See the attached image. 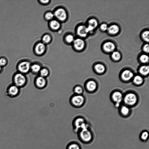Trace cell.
<instances>
[{
	"label": "cell",
	"mask_w": 149,
	"mask_h": 149,
	"mask_svg": "<svg viewBox=\"0 0 149 149\" xmlns=\"http://www.w3.org/2000/svg\"><path fill=\"white\" fill-rule=\"evenodd\" d=\"M42 67L38 63L31 64L30 71L34 74L38 73Z\"/></svg>",
	"instance_id": "cell-21"
},
{
	"label": "cell",
	"mask_w": 149,
	"mask_h": 149,
	"mask_svg": "<svg viewBox=\"0 0 149 149\" xmlns=\"http://www.w3.org/2000/svg\"><path fill=\"white\" fill-rule=\"evenodd\" d=\"M46 45L42 42L37 43L34 47L33 49L35 54L39 56L43 55L46 50Z\"/></svg>",
	"instance_id": "cell-11"
},
{
	"label": "cell",
	"mask_w": 149,
	"mask_h": 149,
	"mask_svg": "<svg viewBox=\"0 0 149 149\" xmlns=\"http://www.w3.org/2000/svg\"><path fill=\"white\" fill-rule=\"evenodd\" d=\"M132 79L133 83L137 85L141 84L144 81L143 77L140 75L134 76Z\"/></svg>",
	"instance_id": "cell-23"
},
{
	"label": "cell",
	"mask_w": 149,
	"mask_h": 149,
	"mask_svg": "<svg viewBox=\"0 0 149 149\" xmlns=\"http://www.w3.org/2000/svg\"><path fill=\"white\" fill-rule=\"evenodd\" d=\"M73 91L75 94L82 95L84 90L81 86L79 85H77L74 86Z\"/></svg>",
	"instance_id": "cell-29"
},
{
	"label": "cell",
	"mask_w": 149,
	"mask_h": 149,
	"mask_svg": "<svg viewBox=\"0 0 149 149\" xmlns=\"http://www.w3.org/2000/svg\"><path fill=\"white\" fill-rule=\"evenodd\" d=\"M74 49L77 52H81L84 49L86 44L83 38H75L72 44Z\"/></svg>",
	"instance_id": "cell-9"
},
{
	"label": "cell",
	"mask_w": 149,
	"mask_h": 149,
	"mask_svg": "<svg viewBox=\"0 0 149 149\" xmlns=\"http://www.w3.org/2000/svg\"><path fill=\"white\" fill-rule=\"evenodd\" d=\"M53 13L56 19L61 22L66 21L68 17V12L63 7H58L56 9Z\"/></svg>",
	"instance_id": "cell-6"
},
{
	"label": "cell",
	"mask_w": 149,
	"mask_h": 149,
	"mask_svg": "<svg viewBox=\"0 0 149 149\" xmlns=\"http://www.w3.org/2000/svg\"><path fill=\"white\" fill-rule=\"evenodd\" d=\"M143 51L146 53H148L149 51V45L148 44H146L144 45L143 47Z\"/></svg>",
	"instance_id": "cell-37"
},
{
	"label": "cell",
	"mask_w": 149,
	"mask_h": 149,
	"mask_svg": "<svg viewBox=\"0 0 149 149\" xmlns=\"http://www.w3.org/2000/svg\"><path fill=\"white\" fill-rule=\"evenodd\" d=\"M31 63L27 60L23 59L19 61L16 65L17 72L26 74L30 71Z\"/></svg>",
	"instance_id": "cell-4"
},
{
	"label": "cell",
	"mask_w": 149,
	"mask_h": 149,
	"mask_svg": "<svg viewBox=\"0 0 149 149\" xmlns=\"http://www.w3.org/2000/svg\"><path fill=\"white\" fill-rule=\"evenodd\" d=\"M116 47L114 43L111 41L105 42L102 45L103 51L107 53H112L114 51Z\"/></svg>",
	"instance_id": "cell-15"
},
{
	"label": "cell",
	"mask_w": 149,
	"mask_h": 149,
	"mask_svg": "<svg viewBox=\"0 0 149 149\" xmlns=\"http://www.w3.org/2000/svg\"><path fill=\"white\" fill-rule=\"evenodd\" d=\"M8 60L4 56L0 57V66L3 68L7 65L8 63Z\"/></svg>",
	"instance_id": "cell-35"
},
{
	"label": "cell",
	"mask_w": 149,
	"mask_h": 149,
	"mask_svg": "<svg viewBox=\"0 0 149 149\" xmlns=\"http://www.w3.org/2000/svg\"><path fill=\"white\" fill-rule=\"evenodd\" d=\"M120 29V28L118 25L114 24L108 26L107 31L110 35H116L119 32Z\"/></svg>",
	"instance_id": "cell-19"
},
{
	"label": "cell",
	"mask_w": 149,
	"mask_h": 149,
	"mask_svg": "<svg viewBox=\"0 0 149 149\" xmlns=\"http://www.w3.org/2000/svg\"><path fill=\"white\" fill-rule=\"evenodd\" d=\"M76 33L78 37L83 38L87 36L89 32L87 26L84 24H80L76 28Z\"/></svg>",
	"instance_id": "cell-12"
},
{
	"label": "cell",
	"mask_w": 149,
	"mask_h": 149,
	"mask_svg": "<svg viewBox=\"0 0 149 149\" xmlns=\"http://www.w3.org/2000/svg\"><path fill=\"white\" fill-rule=\"evenodd\" d=\"M85 99L82 95L74 94L70 99L71 104L74 107L79 108L81 107L84 104Z\"/></svg>",
	"instance_id": "cell-7"
},
{
	"label": "cell",
	"mask_w": 149,
	"mask_h": 149,
	"mask_svg": "<svg viewBox=\"0 0 149 149\" xmlns=\"http://www.w3.org/2000/svg\"><path fill=\"white\" fill-rule=\"evenodd\" d=\"M54 17L53 13L51 11H47L45 13L44 15L45 19L49 22L53 19Z\"/></svg>",
	"instance_id": "cell-30"
},
{
	"label": "cell",
	"mask_w": 149,
	"mask_h": 149,
	"mask_svg": "<svg viewBox=\"0 0 149 149\" xmlns=\"http://www.w3.org/2000/svg\"><path fill=\"white\" fill-rule=\"evenodd\" d=\"M20 93V88L13 83L8 86L6 93L10 97L14 98L18 96Z\"/></svg>",
	"instance_id": "cell-8"
},
{
	"label": "cell",
	"mask_w": 149,
	"mask_h": 149,
	"mask_svg": "<svg viewBox=\"0 0 149 149\" xmlns=\"http://www.w3.org/2000/svg\"><path fill=\"white\" fill-rule=\"evenodd\" d=\"M149 133L147 130H144L141 133L140 135V139L143 141H146L148 139Z\"/></svg>",
	"instance_id": "cell-32"
},
{
	"label": "cell",
	"mask_w": 149,
	"mask_h": 149,
	"mask_svg": "<svg viewBox=\"0 0 149 149\" xmlns=\"http://www.w3.org/2000/svg\"><path fill=\"white\" fill-rule=\"evenodd\" d=\"M121 54L118 51H114L111 53V58L114 61H119L121 59Z\"/></svg>",
	"instance_id": "cell-28"
},
{
	"label": "cell",
	"mask_w": 149,
	"mask_h": 149,
	"mask_svg": "<svg viewBox=\"0 0 149 149\" xmlns=\"http://www.w3.org/2000/svg\"><path fill=\"white\" fill-rule=\"evenodd\" d=\"M52 40V37L49 34H45L42 37L41 42L45 45L49 44Z\"/></svg>",
	"instance_id": "cell-24"
},
{
	"label": "cell",
	"mask_w": 149,
	"mask_h": 149,
	"mask_svg": "<svg viewBox=\"0 0 149 149\" xmlns=\"http://www.w3.org/2000/svg\"><path fill=\"white\" fill-rule=\"evenodd\" d=\"M74 35L72 34L69 33L66 35L64 37V41L67 44H72L74 39Z\"/></svg>",
	"instance_id": "cell-25"
},
{
	"label": "cell",
	"mask_w": 149,
	"mask_h": 149,
	"mask_svg": "<svg viewBox=\"0 0 149 149\" xmlns=\"http://www.w3.org/2000/svg\"><path fill=\"white\" fill-rule=\"evenodd\" d=\"M66 149H83L81 143L77 141L72 140L67 144Z\"/></svg>",
	"instance_id": "cell-18"
},
{
	"label": "cell",
	"mask_w": 149,
	"mask_h": 149,
	"mask_svg": "<svg viewBox=\"0 0 149 149\" xmlns=\"http://www.w3.org/2000/svg\"><path fill=\"white\" fill-rule=\"evenodd\" d=\"M49 71L46 68H42L39 73V75L44 78L47 77L49 74Z\"/></svg>",
	"instance_id": "cell-27"
},
{
	"label": "cell",
	"mask_w": 149,
	"mask_h": 149,
	"mask_svg": "<svg viewBox=\"0 0 149 149\" xmlns=\"http://www.w3.org/2000/svg\"><path fill=\"white\" fill-rule=\"evenodd\" d=\"M108 26L105 23H103L100 26V30L102 31H107Z\"/></svg>",
	"instance_id": "cell-36"
},
{
	"label": "cell",
	"mask_w": 149,
	"mask_h": 149,
	"mask_svg": "<svg viewBox=\"0 0 149 149\" xmlns=\"http://www.w3.org/2000/svg\"><path fill=\"white\" fill-rule=\"evenodd\" d=\"M76 134L79 141L85 144L91 143L94 138L93 131L89 125L79 130Z\"/></svg>",
	"instance_id": "cell-1"
},
{
	"label": "cell",
	"mask_w": 149,
	"mask_h": 149,
	"mask_svg": "<svg viewBox=\"0 0 149 149\" xmlns=\"http://www.w3.org/2000/svg\"><path fill=\"white\" fill-rule=\"evenodd\" d=\"M138 97L135 93L132 92H128L123 95V101L125 105L129 107L136 104L138 101Z\"/></svg>",
	"instance_id": "cell-5"
},
{
	"label": "cell",
	"mask_w": 149,
	"mask_h": 149,
	"mask_svg": "<svg viewBox=\"0 0 149 149\" xmlns=\"http://www.w3.org/2000/svg\"><path fill=\"white\" fill-rule=\"evenodd\" d=\"M72 125L73 131L76 134L81 129L89 125L86 119L81 116H78L74 118Z\"/></svg>",
	"instance_id": "cell-2"
},
{
	"label": "cell",
	"mask_w": 149,
	"mask_h": 149,
	"mask_svg": "<svg viewBox=\"0 0 149 149\" xmlns=\"http://www.w3.org/2000/svg\"><path fill=\"white\" fill-rule=\"evenodd\" d=\"M140 74L142 76H146L149 72V67L148 65H144L141 66L139 70Z\"/></svg>",
	"instance_id": "cell-22"
},
{
	"label": "cell",
	"mask_w": 149,
	"mask_h": 149,
	"mask_svg": "<svg viewBox=\"0 0 149 149\" xmlns=\"http://www.w3.org/2000/svg\"><path fill=\"white\" fill-rule=\"evenodd\" d=\"M97 87V83L92 79L88 80L85 84V89L89 92H92L95 91Z\"/></svg>",
	"instance_id": "cell-16"
},
{
	"label": "cell",
	"mask_w": 149,
	"mask_h": 149,
	"mask_svg": "<svg viewBox=\"0 0 149 149\" xmlns=\"http://www.w3.org/2000/svg\"><path fill=\"white\" fill-rule=\"evenodd\" d=\"M123 93L119 91H114L111 94L112 100L115 103L116 107H119L123 101Z\"/></svg>",
	"instance_id": "cell-10"
},
{
	"label": "cell",
	"mask_w": 149,
	"mask_h": 149,
	"mask_svg": "<svg viewBox=\"0 0 149 149\" xmlns=\"http://www.w3.org/2000/svg\"><path fill=\"white\" fill-rule=\"evenodd\" d=\"M12 81L13 84L20 88L25 86L27 79L25 74L17 71L13 76Z\"/></svg>",
	"instance_id": "cell-3"
},
{
	"label": "cell",
	"mask_w": 149,
	"mask_h": 149,
	"mask_svg": "<svg viewBox=\"0 0 149 149\" xmlns=\"http://www.w3.org/2000/svg\"><path fill=\"white\" fill-rule=\"evenodd\" d=\"M49 26L52 31H57L60 29L61 24V22L57 20L53 19L49 22Z\"/></svg>",
	"instance_id": "cell-17"
},
{
	"label": "cell",
	"mask_w": 149,
	"mask_h": 149,
	"mask_svg": "<svg viewBox=\"0 0 149 149\" xmlns=\"http://www.w3.org/2000/svg\"><path fill=\"white\" fill-rule=\"evenodd\" d=\"M3 68L0 66V74L2 72Z\"/></svg>",
	"instance_id": "cell-39"
},
{
	"label": "cell",
	"mask_w": 149,
	"mask_h": 149,
	"mask_svg": "<svg viewBox=\"0 0 149 149\" xmlns=\"http://www.w3.org/2000/svg\"><path fill=\"white\" fill-rule=\"evenodd\" d=\"M94 69L96 72L102 74L104 73L106 70L105 65L101 63H96L94 66Z\"/></svg>",
	"instance_id": "cell-20"
},
{
	"label": "cell",
	"mask_w": 149,
	"mask_h": 149,
	"mask_svg": "<svg viewBox=\"0 0 149 149\" xmlns=\"http://www.w3.org/2000/svg\"><path fill=\"white\" fill-rule=\"evenodd\" d=\"M88 24V26L92 27L94 29L97 26L98 22L95 19L92 18L89 19Z\"/></svg>",
	"instance_id": "cell-31"
},
{
	"label": "cell",
	"mask_w": 149,
	"mask_h": 149,
	"mask_svg": "<svg viewBox=\"0 0 149 149\" xmlns=\"http://www.w3.org/2000/svg\"><path fill=\"white\" fill-rule=\"evenodd\" d=\"M120 111L122 116H127L130 113V110L129 107L125 105H123L120 107Z\"/></svg>",
	"instance_id": "cell-26"
},
{
	"label": "cell",
	"mask_w": 149,
	"mask_h": 149,
	"mask_svg": "<svg viewBox=\"0 0 149 149\" xmlns=\"http://www.w3.org/2000/svg\"><path fill=\"white\" fill-rule=\"evenodd\" d=\"M34 84L38 88L43 89L45 88L47 84V81L45 78L38 76L34 79Z\"/></svg>",
	"instance_id": "cell-13"
},
{
	"label": "cell",
	"mask_w": 149,
	"mask_h": 149,
	"mask_svg": "<svg viewBox=\"0 0 149 149\" xmlns=\"http://www.w3.org/2000/svg\"><path fill=\"white\" fill-rule=\"evenodd\" d=\"M139 59L142 63H146L148 62L149 57L146 54H142L140 56Z\"/></svg>",
	"instance_id": "cell-34"
},
{
	"label": "cell",
	"mask_w": 149,
	"mask_h": 149,
	"mask_svg": "<svg viewBox=\"0 0 149 149\" xmlns=\"http://www.w3.org/2000/svg\"><path fill=\"white\" fill-rule=\"evenodd\" d=\"M38 1L40 4L44 5H46L50 3V1L49 0H39Z\"/></svg>",
	"instance_id": "cell-38"
},
{
	"label": "cell",
	"mask_w": 149,
	"mask_h": 149,
	"mask_svg": "<svg viewBox=\"0 0 149 149\" xmlns=\"http://www.w3.org/2000/svg\"><path fill=\"white\" fill-rule=\"evenodd\" d=\"M134 75L133 72L131 70L125 69L121 73L120 77L122 80L124 81H128L133 79Z\"/></svg>",
	"instance_id": "cell-14"
},
{
	"label": "cell",
	"mask_w": 149,
	"mask_h": 149,
	"mask_svg": "<svg viewBox=\"0 0 149 149\" xmlns=\"http://www.w3.org/2000/svg\"><path fill=\"white\" fill-rule=\"evenodd\" d=\"M141 37L144 41L148 42L149 41V32L148 30L143 31L141 33Z\"/></svg>",
	"instance_id": "cell-33"
}]
</instances>
